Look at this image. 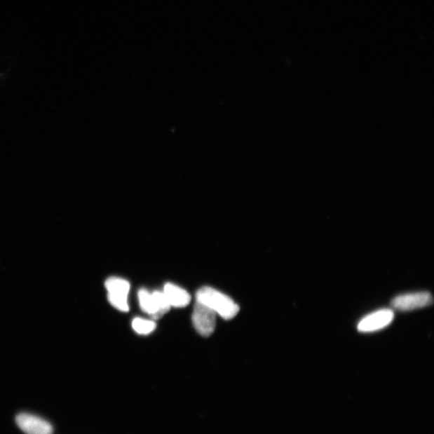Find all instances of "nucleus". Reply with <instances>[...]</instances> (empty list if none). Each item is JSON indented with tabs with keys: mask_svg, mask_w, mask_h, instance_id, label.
I'll list each match as a JSON object with an SVG mask.
<instances>
[{
	"mask_svg": "<svg viewBox=\"0 0 434 434\" xmlns=\"http://www.w3.org/2000/svg\"><path fill=\"white\" fill-rule=\"evenodd\" d=\"M196 298V301L210 307L225 320H232L240 311L239 306L229 296L211 287H205L198 290Z\"/></svg>",
	"mask_w": 434,
	"mask_h": 434,
	"instance_id": "1",
	"label": "nucleus"
},
{
	"mask_svg": "<svg viewBox=\"0 0 434 434\" xmlns=\"http://www.w3.org/2000/svg\"><path fill=\"white\" fill-rule=\"evenodd\" d=\"M433 304L430 293L416 292L395 297L391 301L393 308L400 311H409L423 308Z\"/></svg>",
	"mask_w": 434,
	"mask_h": 434,
	"instance_id": "5",
	"label": "nucleus"
},
{
	"mask_svg": "<svg viewBox=\"0 0 434 434\" xmlns=\"http://www.w3.org/2000/svg\"><path fill=\"white\" fill-rule=\"evenodd\" d=\"M163 294L171 306L180 308L188 306L191 301V295L185 290L172 283L165 285Z\"/></svg>",
	"mask_w": 434,
	"mask_h": 434,
	"instance_id": "8",
	"label": "nucleus"
},
{
	"mask_svg": "<svg viewBox=\"0 0 434 434\" xmlns=\"http://www.w3.org/2000/svg\"><path fill=\"white\" fill-rule=\"evenodd\" d=\"M394 318V312L391 309H382L367 316L358 324V331L362 333H369L379 331L386 327Z\"/></svg>",
	"mask_w": 434,
	"mask_h": 434,
	"instance_id": "6",
	"label": "nucleus"
},
{
	"mask_svg": "<svg viewBox=\"0 0 434 434\" xmlns=\"http://www.w3.org/2000/svg\"><path fill=\"white\" fill-rule=\"evenodd\" d=\"M132 327L138 334H148L156 328V323L151 320H144V318H135L132 322Z\"/></svg>",
	"mask_w": 434,
	"mask_h": 434,
	"instance_id": "9",
	"label": "nucleus"
},
{
	"mask_svg": "<svg viewBox=\"0 0 434 434\" xmlns=\"http://www.w3.org/2000/svg\"><path fill=\"white\" fill-rule=\"evenodd\" d=\"M139 299L142 311L149 315L154 320H159L171 310L166 296L161 291H154L152 294L145 289L139 291Z\"/></svg>",
	"mask_w": 434,
	"mask_h": 434,
	"instance_id": "2",
	"label": "nucleus"
},
{
	"mask_svg": "<svg viewBox=\"0 0 434 434\" xmlns=\"http://www.w3.org/2000/svg\"><path fill=\"white\" fill-rule=\"evenodd\" d=\"M216 320V312L196 301L192 313V323L196 332L202 337H210L215 331Z\"/></svg>",
	"mask_w": 434,
	"mask_h": 434,
	"instance_id": "3",
	"label": "nucleus"
},
{
	"mask_svg": "<svg viewBox=\"0 0 434 434\" xmlns=\"http://www.w3.org/2000/svg\"><path fill=\"white\" fill-rule=\"evenodd\" d=\"M105 285L109 303L121 311L128 312L130 283L125 279L113 277L107 279Z\"/></svg>",
	"mask_w": 434,
	"mask_h": 434,
	"instance_id": "4",
	"label": "nucleus"
},
{
	"mask_svg": "<svg viewBox=\"0 0 434 434\" xmlns=\"http://www.w3.org/2000/svg\"><path fill=\"white\" fill-rule=\"evenodd\" d=\"M16 423L20 430L26 434H53V428L50 423L32 414H20L16 416Z\"/></svg>",
	"mask_w": 434,
	"mask_h": 434,
	"instance_id": "7",
	"label": "nucleus"
}]
</instances>
